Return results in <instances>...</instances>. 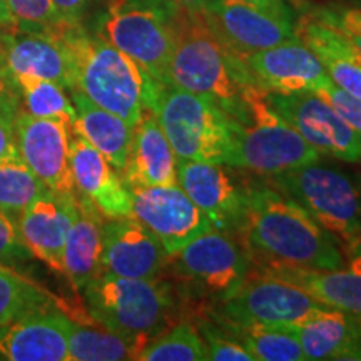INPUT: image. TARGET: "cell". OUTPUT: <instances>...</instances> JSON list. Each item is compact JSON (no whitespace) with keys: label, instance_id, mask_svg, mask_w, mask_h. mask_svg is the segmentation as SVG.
I'll use <instances>...</instances> for the list:
<instances>
[{"label":"cell","instance_id":"obj_3","mask_svg":"<svg viewBox=\"0 0 361 361\" xmlns=\"http://www.w3.org/2000/svg\"><path fill=\"white\" fill-rule=\"evenodd\" d=\"M168 84L218 104L231 117L246 85H255L243 59L221 40L204 16L180 8Z\"/></svg>","mask_w":361,"mask_h":361},{"label":"cell","instance_id":"obj_33","mask_svg":"<svg viewBox=\"0 0 361 361\" xmlns=\"http://www.w3.org/2000/svg\"><path fill=\"white\" fill-rule=\"evenodd\" d=\"M51 298L20 274L0 271V324H7L34 311L49 308Z\"/></svg>","mask_w":361,"mask_h":361},{"label":"cell","instance_id":"obj_22","mask_svg":"<svg viewBox=\"0 0 361 361\" xmlns=\"http://www.w3.org/2000/svg\"><path fill=\"white\" fill-rule=\"evenodd\" d=\"M67 322L49 306L0 324V360L67 361Z\"/></svg>","mask_w":361,"mask_h":361},{"label":"cell","instance_id":"obj_38","mask_svg":"<svg viewBox=\"0 0 361 361\" xmlns=\"http://www.w3.org/2000/svg\"><path fill=\"white\" fill-rule=\"evenodd\" d=\"M319 96H323L338 111L343 119L348 123L351 128H355L361 133V99L351 96L345 90L338 87L329 80L326 85H323L318 90Z\"/></svg>","mask_w":361,"mask_h":361},{"label":"cell","instance_id":"obj_25","mask_svg":"<svg viewBox=\"0 0 361 361\" xmlns=\"http://www.w3.org/2000/svg\"><path fill=\"white\" fill-rule=\"evenodd\" d=\"M78 207L67 234L62 266L74 290L82 291L87 284L101 276L102 219L99 209L84 196L75 192Z\"/></svg>","mask_w":361,"mask_h":361},{"label":"cell","instance_id":"obj_18","mask_svg":"<svg viewBox=\"0 0 361 361\" xmlns=\"http://www.w3.org/2000/svg\"><path fill=\"white\" fill-rule=\"evenodd\" d=\"M169 255L159 239L133 216L102 223L101 274L123 278H156L168 266Z\"/></svg>","mask_w":361,"mask_h":361},{"label":"cell","instance_id":"obj_34","mask_svg":"<svg viewBox=\"0 0 361 361\" xmlns=\"http://www.w3.org/2000/svg\"><path fill=\"white\" fill-rule=\"evenodd\" d=\"M13 24L27 30L57 32L66 24L59 19L51 0H7Z\"/></svg>","mask_w":361,"mask_h":361},{"label":"cell","instance_id":"obj_4","mask_svg":"<svg viewBox=\"0 0 361 361\" xmlns=\"http://www.w3.org/2000/svg\"><path fill=\"white\" fill-rule=\"evenodd\" d=\"M233 151L228 166L276 176L319 162V154L303 135L283 119L258 85H246L241 104L231 116Z\"/></svg>","mask_w":361,"mask_h":361},{"label":"cell","instance_id":"obj_5","mask_svg":"<svg viewBox=\"0 0 361 361\" xmlns=\"http://www.w3.org/2000/svg\"><path fill=\"white\" fill-rule=\"evenodd\" d=\"M82 293L94 322L129 338L141 350L147 341L161 335L174 310L173 288L159 276L101 274Z\"/></svg>","mask_w":361,"mask_h":361},{"label":"cell","instance_id":"obj_31","mask_svg":"<svg viewBox=\"0 0 361 361\" xmlns=\"http://www.w3.org/2000/svg\"><path fill=\"white\" fill-rule=\"evenodd\" d=\"M49 189L22 159L17 147L0 157V211L19 216Z\"/></svg>","mask_w":361,"mask_h":361},{"label":"cell","instance_id":"obj_6","mask_svg":"<svg viewBox=\"0 0 361 361\" xmlns=\"http://www.w3.org/2000/svg\"><path fill=\"white\" fill-rule=\"evenodd\" d=\"M179 12L171 0H107L96 34L129 56L157 82L168 84Z\"/></svg>","mask_w":361,"mask_h":361},{"label":"cell","instance_id":"obj_23","mask_svg":"<svg viewBox=\"0 0 361 361\" xmlns=\"http://www.w3.org/2000/svg\"><path fill=\"white\" fill-rule=\"evenodd\" d=\"M121 178L129 189L178 184V156L149 109L133 126L128 159Z\"/></svg>","mask_w":361,"mask_h":361},{"label":"cell","instance_id":"obj_2","mask_svg":"<svg viewBox=\"0 0 361 361\" xmlns=\"http://www.w3.org/2000/svg\"><path fill=\"white\" fill-rule=\"evenodd\" d=\"M72 66V89L134 126L154 97L157 82L123 51L82 24L61 30ZM71 89V90H72Z\"/></svg>","mask_w":361,"mask_h":361},{"label":"cell","instance_id":"obj_39","mask_svg":"<svg viewBox=\"0 0 361 361\" xmlns=\"http://www.w3.org/2000/svg\"><path fill=\"white\" fill-rule=\"evenodd\" d=\"M59 19L66 25L82 24L84 13L87 11L90 0H51Z\"/></svg>","mask_w":361,"mask_h":361},{"label":"cell","instance_id":"obj_43","mask_svg":"<svg viewBox=\"0 0 361 361\" xmlns=\"http://www.w3.org/2000/svg\"><path fill=\"white\" fill-rule=\"evenodd\" d=\"M171 2H174L176 6L186 12L202 13L211 4V0H171Z\"/></svg>","mask_w":361,"mask_h":361},{"label":"cell","instance_id":"obj_41","mask_svg":"<svg viewBox=\"0 0 361 361\" xmlns=\"http://www.w3.org/2000/svg\"><path fill=\"white\" fill-rule=\"evenodd\" d=\"M246 2L252 4L255 7L261 8V11L273 13V16L281 17L286 20H296L293 8L288 4V0H246Z\"/></svg>","mask_w":361,"mask_h":361},{"label":"cell","instance_id":"obj_19","mask_svg":"<svg viewBox=\"0 0 361 361\" xmlns=\"http://www.w3.org/2000/svg\"><path fill=\"white\" fill-rule=\"evenodd\" d=\"M71 171L75 192L89 200L104 218L133 216V194L114 166L71 129Z\"/></svg>","mask_w":361,"mask_h":361},{"label":"cell","instance_id":"obj_29","mask_svg":"<svg viewBox=\"0 0 361 361\" xmlns=\"http://www.w3.org/2000/svg\"><path fill=\"white\" fill-rule=\"evenodd\" d=\"M19 96V111L32 117L62 119L72 124L75 119L74 104L67 96L66 87L54 80L32 78V75H13L8 78Z\"/></svg>","mask_w":361,"mask_h":361},{"label":"cell","instance_id":"obj_13","mask_svg":"<svg viewBox=\"0 0 361 361\" xmlns=\"http://www.w3.org/2000/svg\"><path fill=\"white\" fill-rule=\"evenodd\" d=\"M178 184L209 218L214 229L239 233L250 186L233 174V166L178 157Z\"/></svg>","mask_w":361,"mask_h":361},{"label":"cell","instance_id":"obj_20","mask_svg":"<svg viewBox=\"0 0 361 361\" xmlns=\"http://www.w3.org/2000/svg\"><path fill=\"white\" fill-rule=\"evenodd\" d=\"M75 207V192H56L49 189L17 216L20 236L32 256L59 273H64L62 255Z\"/></svg>","mask_w":361,"mask_h":361},{"label":"cell","instance_id":"obj_1","mask_svg":"<svg viewBox=\"0 0 361 361\" xmlns=\"http://www.w3.org/2000/svg\"><path fill=\"white\" fill-rule=\"evenodd\" d=\"M238 236L255 268L284 264L336 269L346 263L338 239L274 186H250Z\"/></svg>","mask_w":361,"mask_h":361},{"label":"cell","instance_id":"obj_42","mask_svg":"<svg viewBox=\"0 0 361 361\" xmlns=\"http://www.w3.org/2000/svg\"><path fill=\"white\" fill-rule=\"evenodd\" d=\"M2 109H19V96L12 80L0 71V111Z\"/></svg>","mask_w":361,"mask_h":361},{"label":"cell","instance_id":"obj_45","mask_svg":"<svg viewBox=\"0 0 361 361\" xmlns=\"http://www.w3.org/2000/svg\"><path fill=\"white\" fill-rule=\"evenodd\" d=\"M350 251H361V233H360L358 239H356V241H355V245L351 246V247H348V250L345 251V255H346V252H350Z\"/></svg>","mask_w":361,"mask_h":361},{"label":"cell","instance_id":"obj_14","mask_svg":"<svg viewBox=\"0 0 361 361\" xmlns=\"http://www.w3.org/2000/svg\"><path fill=\"white\" fill-rule=\"evenodd\" d=\"M71 129L62 119L16 116V147L37 179L56 192H75L71 171Z\"/></svg>","mask_w":361,"mask_h":361},{"label":"cell","instance_id":"obj_28","mask_svg":"<svg viewBox=\"0 0 361 361\" xmlns=\"http://www.w3.org/2000/svg\"><path fill=\"white\" fill-rule=\"evenodd\" d=\"M139 346L119 333L67 322V361L135 360Z\"/></svg>","mask_w":361,"mask_h":361},{"label":"cell","instance_id":"obj_21","mask_svg":"<svg viewBox=\"0 0 361 361\" xmlns=\"http://www.w3.org/2000/svg\"><path fill=\"white\" fill-rule=\"evenodd\" d=\"M345 256V266L336 269L271 264L258 268V273L290 281L323 306L361 318V251H350Z\"/></svg>","mask_w":361,"mask_h":361},{"label":"cell","instance_id":"obj_32","mask_svg":"<svg viewBox=\"0 0 361 361\" xmlns=\"http://www.w3.org/2000/svg\"><path fill=\"white\" fill-rule=\"evenodd\" d=\"M139 361H207V346L189 322L174 324L142 346Z\"/></svg>","mask_w":361,"mask_h":361},{"label":"cell","instance_id":"obj_7","mask_svg":"<svg viewBox=\"0 0 361 361\" xmlns=\"http://www.w3.org/2000/svg\"><path fill=\"white\" fill-rule=\"evenodd\" d=\"M149 111L179 159L228 164L233 151L231 117L209 99L159 84Z\"/></svg>","mask_w":361,"mask_h":361},{"label":"cell","instance_id":"obj_15","mask_svg":"<svg viewBox=\"0 0 361 361\" xmlns=\"http://www.w3.org/2000/svg\"><path fill=\"white\" fill-rule=\"evenodd\" d=\"M241 59L255 85L268 94L318 92L331 80L316 54L298 37Z\"/></svg>","mask_w":361,"mask_h":361},{"label":"cell","instance_id":"obj_46","mask_svg":"<svg viewBox=\"0 0 361 361\" xmlns=\"http://www.w3.org/2000/svg\"><path fill=\"white\" fill-rule=\"evenodd\" d=\"M2 269H7V266H6V264H2V263H0V271H2Z\"/></svg>","mask_w":361,"mask_h":361},{"label":"cell","instance_id":"obj_27","mask_svg":"<svg viewBox=\"0 0 361 361\" xmlns=\"http://www.w3.org/2000/svg\"><path fill=\"white\" fill-rule=\"evenodd\" d=\"M69 94L75 109L72 128L78 130L90 146L96 147L121 174L128 159L133 126L114 112L102 109L79 90L72 89Z\"/></svg>","mask_w":361,"mask_h":361},{"label":"cell","instance_id":"obj_37","mask_svg":"<svg viewBox=\"0 0 361 361\" xmlns=\"http://www.w3.org/2000/svg\"><path fill=\"white\" fill-rule=\"evenodd\" d=\"M32 252L20 236L17 218L0 211V263L13 264L29 259Z\"/></svg>","mask_w":361,"mask_h":361},{"label":"cell","instance_id":"obj_16","mask_svg":"<svg viewBox=\"0 0 361 361\" xmlns=\"http://www.w3.org/2000/svg\"><path fill=\"white\" fill-rule=\"evenodd\" d=\"M202 16L216 35L239 57L296 37V20L281 19L246 0H211Z\"/></svg>","mask_w":361,"mask_h":361},{"label":"cell","instance_id":"obj_35","mask_svg":"<svg viewBox=\"0 0 361 361\" xmlns=\"http://www.w3.org/2000/svg\"><path fill=\"white\" fill-rule=\"evenodd\" d=\"M341 35L361 61V6L355 4H333L311 11Z\"/></svg>","mask_w":361,"mask_h":361},{"label":"cell","instance_id":"obj_11","mask_svg":"<svg viewBox=\"0 0 361 361\" xmlns=\"http://www.w3.org/2000/svg\"><path fill=\"white\" fill-rule=\"evenodd\" d=\"M268 101L319 154L360 164L361 133L318 92L268 94Z\"/></svg>","mask_w":361,"mask_h":361},{"label":"cell","instance_id":"obj_36","mask_svg":"<svg viewBox=\"0 0 361 361\" xmlns=\"http://www.w3.org/2000/svg\"><path fill=\"white\" fill-rule=\"evenodd\" d=\"M201 336L207 346V358L214 361H255L250 350L238 338L204 323L201 326Z\"/></svg>","mask_w":361,"mask_h":361},{"label":"cell","instance_id":"obj_8","mask_svg":"<svg viewBox=\"0 0 361 361\" xmlns=\"http://www.w3.org/2000/svg\"><path fill=\"white\" fill-rule=\"evenodd\" d=\"M271 186L288 194L323 229L335 236L343 251L361 233V183L340 169L318 162L271 176Z\"/></svg>","mask_w":361,"mask_h":361},{"label":"cell","instance_id":"obj_44","mask_svg":"<svg viewBox=\"0 0 361 361\" xmlns=\"http://www.w3.org/2000/svg\"><path fill=\"white\" fill-rule=\"evenodd\" d=\"M13 24L11 11H8L7 0H0V27H6Z\"/></svg>","mask_w":361,"mask_h":361},{"label":"cell","instance_id":"obj_12","mask_svg":"<svg viewBox=\"0 0 361 361\" xmlns=\"http://www.w3.org/2000/svg\"><path fill=\"white\" fill-rule=\"evenodd\" d=\"M133 218L142 223L168 255H174L192 239L213 229V223L179 184L130 189Z\"/></svg>","mask_w":361,"mask_h":361},{"label":"cell","instance_id":"obj_10","mask_svg":"<svg viewBox=\"0 0 361 361\" xmlns=\"http://www.w3.org/2000/svg\"><path fill=\"white\" fill-rule=\"evenodd\" d=\"M219 301L221 318L234 324L295 326L328 308L296 284L261 273L250 274Z\"/></svg>","mask_w":361,"mask_h":361},{"label":"cell","instance_id":"obj_30","mask_svg":"<svg viewBox=\"0 0 361 361\" xmlns=\"http://www.w3.org/2000/svg\"><path fill=\"white\" fill-rule=\"evenodd\" d=\"M238 340L250 350L255 361H305L298 336L290 326H269V324H234Z\"/></svg>","mask_w":361,"mask_h":361},{"label":"cell","instance_id":"obj_24","mask_svg":"<svg viewBox=\"0 0 361 361\" xmlns=\"http://www.w3.org/2000/svg\"><path fill=\"white\" fill-rule=\"evenodd\" d=\"M290 328L306 360H361V318L353 314L324 308Z\"/></svg>","mask_w":361,"mask_h":361},{"label":"cell","instance_id":"obj_26","mask_svg":"<svg viewBox=\"0 0 361 361\" xmlns=\"http://www.w3.org/2000/svg\"><path fill=\"white\" fill-rule=\"evenodd\" d=\"M295 34L316 54L333 84L361 99V61L335 29L310 11L296 19Z\"/></svg>","mask_w":361,"mask_h":361},{"label":"cell","instance_id":"obj_17","mask_svg":"<svg viewBox=\"0 0 361 361\" xmlns=\"http://www.w3.org/2000/svg\"><path fill=\"white\" fill-rule=\"evenodd\" d=\"M0 71L7 75H32L72 89L69 51L57 32L0 27Z\"/></svg>","mask_w":361,"mask_h":361},{"label":"cell","instance_id":"obj_9","mask_svg":"<svg viewBox=\"0 0 361 361\" xmlns=\"http://www.w3.org/2000/svg\"><path fill=\"white\" fill-rule=\"evenodd\" d=\"M176 281L204 296L224 298L252 273V261L238 234L209 229L169 256Z\"/></svg>","mask_w":361,"mask_h":361},{"label":"cell","instance_id":"obj_40","mask_svg":"<svg viewBox=\"0 0 361 361\" xmlns=\"http://www.w3.org/2000/svg\"><path fill=\"white\" fill-rule=\"evenodd\" d=\"M19 109L0 111V157L16 147V116Z\"/></svg>","mask_w":361,"mask_h":361}]
</instances>
